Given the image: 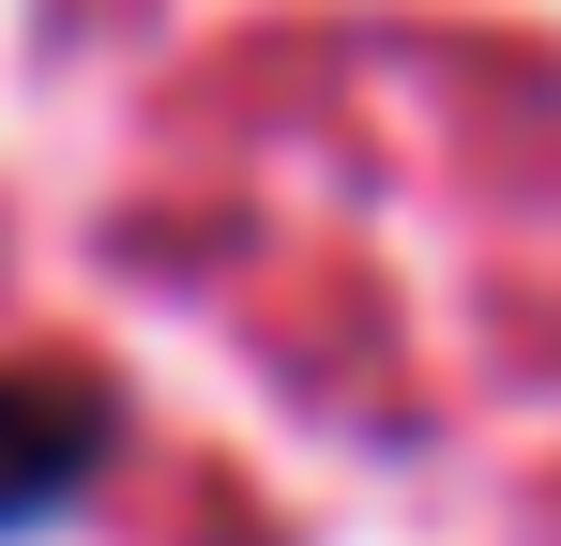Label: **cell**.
<instances>
[{
    "mask_svg": "<svg viewBox=\"0 0 561 546\" xmlns=\"http://www.w3.org/2000/svg\"><path fill=\"white\" fill-rule=\"evenodd\" d=\"M122 455V379L77 350H15L0 364V546L61 532Z\"/></svg>",
    "mask_w": 561,
    "mask_h": 546,
    "instance_id": "1",
    "label": "cell"
}]
</instances>
